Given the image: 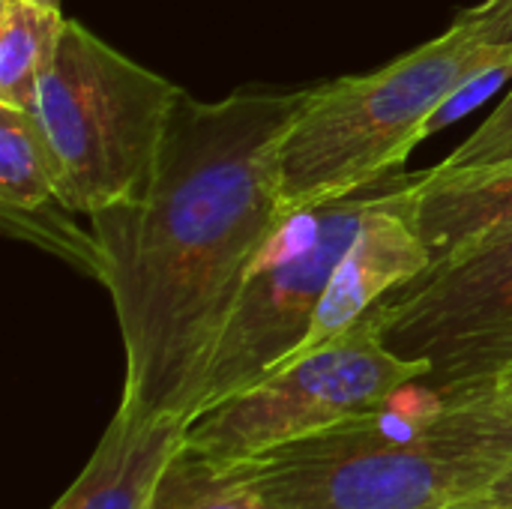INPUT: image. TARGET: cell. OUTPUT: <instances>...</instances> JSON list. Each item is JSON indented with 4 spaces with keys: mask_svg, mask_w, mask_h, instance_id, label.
I'll return each mask as SVG.
<instances>
[{
    "mask_svg": "<svg viewBox=\"0 0 512 509\" xmlns=\"http://www.w3.org/2000/svg\"><path fill=\"white\" fill-rule=\"evenodd\" d=\"M309 90L216 102L183 93L147 189L90 216L96 279L126 351L117 411L180 420L198 411L237 294L288 219L279 144Z\"/></svg>",
    "mask_w": 512,
    "mask_h": 509,
    "instance_id": "cell-1",
    "label": "cell"
},
{
    "mask_svg": "<svg viewBox=\"0 0 512 509\" xmlns=\"http://www.w3.org/2000/svg\"><path fill=\"white\" fill-rule=\"evenodd\" d=\"M231 468L267 509H450L512 471V420L495 378L414 381L387 405Z\"/></svg>",
    "mask_w": 512,
    "mask_h": 509,
    "instance_id": "cell-2",
    "label": "cell"
},
{
    "mask_svg": "<svg viewBox=\"0 0 512 509\" xmlns=\"http://www.w3.org/2000/svg\"><path fill=\"white\" fill-rule=\"evenodd\" d=\"M512 60L459 15L438 39L369 75L312 87L279 144V186L288 213L366 189L399 171L429 138V120L480 69Z\"/></svg>",
    "mask_w": 512,
    "mask_h": 509,
    "instance_id": "cell-3",
    "label": "cell"
},
{
    "mask_svg": "<svg viewBox=\"0 0 512 509\" xmlns=\"http://www.w3.org/2000/svg\"><path fill=\"white\" fill-rule=\"evenodd\" d=\"M183 90L81 21H63L30 108L57 201L81 216L135 201L156 168Z\"/></svg>",
    "mask_w": 512,
    "mask_h": 509,
    "instance_id": "cell-4",
    "label": "cell"
},
{
    "mask_svg": "<svg viewBox=\"0 0 512 509\" xmlns=\"http://www.w3.org/2000/svg\"><path fill=\"white\" fill-rule=\"evenodd\" d=\"M393 177L396 171L366 189L288 213L237 294L198 411L255 387L300 351L333 270Z\"/></svg>",
    "mask_w": 512,
    "mask_h": 509,
    "instance_id": "cell-5",
    "label": "cell"
},
{
    "mask_svg": "<svg viewBox=\"0 0 512 509\" xmlns=\"http://www.w3.org/2000/svg\"><path fill=\"white\" fill-rule=\"evenodd\" d=\"M423 378H429V366L396 357L366 312L327 345L288 360L255 387L189 417L183 444L231 465L369 414Z\"/></svg>",
    "mask_w": 512,
    "mask_h": 509,
    "instance_id": "cell-6",
    "label": "cell"
},
{
    "mask_svg": "<svg viewBox=\"0 0 512 509\" xmlns=\"http://www.w3.org/2000/svg\"><path fill=\"white\" fill-rule=\"evenodd\" d=\"M369 315L396 357L429 366L423 381L495 378L512 366V231L432 264Z\"/></svg>",
    "mask_w": 512,
    "mask_h": 509,
    "instance_id": "cell-7",
    "label": "cell"
},
{
    "mask_svg": "<svg viewBox=\"0 0 512 509\" xmlns=\"http://www.w3.org/2000/svg\"><path fill=\"white\" fill-rule=\"evenodd\" d=\"M423 183L426 171H396L390 189L366 213L360 231L354 234L339 267L333 270L330 285L312 318V330L294 357L342 336L378 300L429 270L432 255L414 219Z\"/></svg>",
    "mask_w": 512,
    "mask_h": 509,
    "instance_id": "cell-8",
    "label": "cell"
},
{
    "mask_svg": "<svg viewBox=\"0 0 512 509\" xmlns=\"http://www.w3.org/2000/svg\"><path fill=\"white\" fill-rule=\"evenodd\" d=\"M186 420L117 411L78 480L51 509H150L168 459L180 450Z\"/></svg>",
    "mask_w": 512,
    "mask_h": 509,
    "instance_id": "cell-9",
    "label": "cell"
},
{
    "mask_svg": "<svg viewBox=\"0 0 512 509\" xmlns=\"http://www.w3.org/2000/svg\"><path fill=\"white\" fill-rule=\"evenodd\" d=\"M414 219L432 255V264L453 258L489 237L510 234L512 165L447 180V183H429V171H426V183L417 195Z\"/></svg>",
    "mask_w": 512,
    "mask_h": 509,
    "instance_id": "cell-10",
    "label": "cell"
},
{
    "mask_svg": "<svg viewBox=\"0 0 512 509\" xmlns=\"http://www.w3.org/2000/svg\"><path fill=\"white\" fill-rule=\"evenodd\" d=\"M63 21L36 0H0V105L33 108Z\"/></svg>",
    "mask_w": 512,
    "mask_h": 509,
    "instance_id": "cell-11",
    "label": "cell"
},
{
    "mask_svg": "<svg viewBox=\"0 0 512 509\" xmlns=\"http://www.w3.org/2000/svg\"><path fill=\"white\" fill-rule=\"evenodd\" d=\"M57 201L51 162L30 111L0 105V204L3 213H30Z\"/></svg>",
    "mask_w": 512,
    "mask_h": 509,
    "instance_id": "cell-12",
    "label": "cell"
},
{
    "mask_svg": "<svg viewBox=\"0 0 512 509\" xmlns=\"http://www.w3.org/2000/svg\"><path fill=\"white\" fill-rule=\"evenodd\" d=\"M150 509H267V504L231 465L180 444L156 483Z\"/></svg>",
    "mask_w": 512,
    "mask_h": 509,
    "instance_id": "cell-13",
    "label": "cell"
},
{
    "mask_svg": "<svg viewBox=\"0 0 512 509\" xmlns=\"http://www.w3.org/2000/svg\"><path fill=\"white\" fill-rule=\"evenodd\" d=\"M507 165H512V90L489 114V120L477 126V132L468 141H462L447 159H441L426 171H429V183H447Z\"/></svg>",
    "mask_w": 512,
    "mask_h": 509,
    "instance_id": "cell-14",
    "label": "cell"
},
{
    "mask_svg": "<svg viewBox=\"0 0 512 509\" xmlns=\"http://www.w3.org/2000/svg\"><path fill=\"white\" fill-rule=\"evenodd\" d=\"M489 45H512V0H483L462 12Z\"/></svg>",
    "mask_w": 512,
    "mask_h": 509,
    "instance_id": "cell-15",
    "label": "cell"
},
{
    "mask_svg": "<svg viewBox=\"0 0 512 509\" xmlns=\"http://www.w3.org/2000/svg\"><path fill=\"white\" fill-rule=\"evenodd\" d=\"M495 393H498L504 411L510 414L512 420V366H504V369L495 375Z\"/></svg>",
    "mask_w": 512,
    "mask_h": 509,
    "instance_id": "cell-16",
    "label": "cell"
},
{
    "mask_svg": "<svg viewBox=\"0 0 512 509\" xmlns=\"http://www.w3.org/2000/svg\"><path fill=\"white\" fill-rule=\"evenodd\" d=\"M486 498L501 501V504H512V471L510 474H504V477L492 486V492H489Z\"/></svg>",
    "mask_w": 512,
    "mask_h": 509,
    "instance_id": "cell-17",
    "label": "cell"
},
{
    "mask_svg": "<svg viewBox=\"0 0 512 509\" xmlns=\"http://www.w3.org/2000/svg\"><path fill=\"white\" fill-rule=\"evenodd\" d=\"M450 509H512V504H501L492 498H474V501H465V504H456Z\"/></svg>",
    "mask_w": 512,
    "mask_h": 509,
    "instance_id": "cell-18",
    "label": "cell"
},
{
    "mask_svg": "<svg viewBox=\"0 0 512 509\" xmlns=\"http://www.w3.org/2000/svg\"><path fill=\"white\" fill-rule=\"evenodd\" d=\"M36 3H42V6H51V9H60V0H36Z\"/></svg>",
    "mask_w": 512,
    "mask_h": 509,
    "instance_id": "cell-19",
    "label": "cell"
}]
</instances>
